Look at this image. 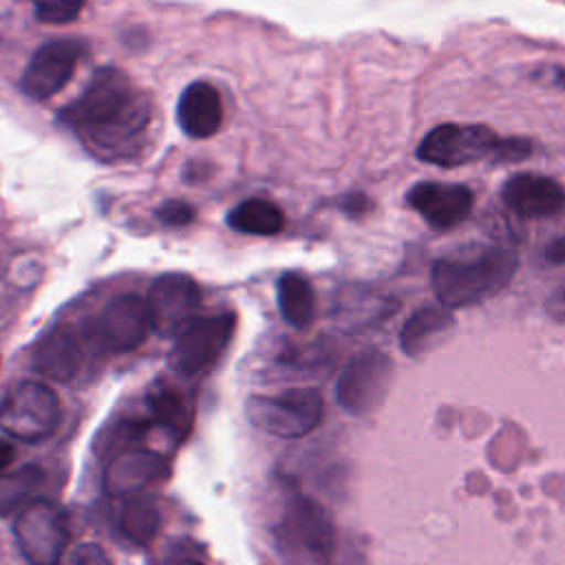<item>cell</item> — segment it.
Instances as JSON below:
<instances>
[{"label":"cell","instance_id":"obj_15","mask_svg":"<svg viewBox=\"0 0 565 565\" xmlns=\"http://www.w3.org/2000/svg\"><path fill=\"white\" fill-rule=\"evenodd\" d=\"M33 369L55 382H68L77 375L82 364V344L75 329L60 324L51 329L33 349Z\"/></svg>","mask_w":565,"mask_h":565},{"label":"cell","instance_id":"obj_28","mask_svg":"<svg viewBox=\"0 0 565 565\" xmlns=\"http://www.w3.org/2000/svg\"><path fill=\"white\" fill-rule=\"evenodd\" d=\"M545 256H547L550 263L565 265V236H563V238H556V241L545 249Z\"/></svg>","mask_w":565,"mask_h":565},{"label":"cell","instance_id":"obj_10","mask_svg":"<svg viewBox=\"0 0 565 565\" xmlns=\"http://www.w3.org/2000/svg\"><path fill=\"white\" fill-rule=\"evenodd\" d=\"M79 55L82 44L77 40H53L42 44L22 73V93L38 102L53 97L68 84Z\"/></svg>","mask_w":565,"mask_h":565},{"label":"cell","instance_id":"obj_17","mask_svg":"<svg viewBox=\"0 0 565 565\" xmlns=\"http://www.w3.org/2000/svg\"><path fill=\"white\" fill-rule=\"evenodd\" d=\"M148 408L154 424L177 441H183L190 435L194 424V402L179 386L157 382L148 393Z\"/></svg>","mask_w":565,"mask_h":565},{"label":"cell","instance_id":"obj_11","mask_svg":"<svg viewBox=\"0 0 565 565\" xmlns=\"http://www.w3.org/2000/svg\"><path fill=\"white\" fill-rule=\"evenodd\" d=\"M406 201L428 225L437 230L459 225L472 210V192L457 183H417L408 190Z\"/></svg>","mask_w":565,"mask_h":565},{"label":"cell","instance_id":"obj_21","mask_svg":"<svg viewBox=\"0 0 565 565\" xmlns=\"http://www.w3.org/2000/svg\"><path fill=\"white\" fill-rule=\"evenodd\" d=\"M42 481L44 472L38 463H26L11 472H0V516H9L29 505Z\"/></svg>","mask_w":565,"mask_h":565},{"label":"cell","instance_id":"obj_24","mask_svg":"<svg viewBox=\"0 0 565 565\" xmlns=\"http://www.w3.org/2000/svg\"><path fill=\"white\" fill-rule=\"evenodd\" d=\"M38 20L46 24L73 22L84 9V0H33Z\"/></svg>","mask_w":565,"mask_h":565},{"label":"cell","instance_id":"obj_3","mask_svg":"<svg viewBox=\"0 0 565 565\" xmlns=\"http://www.w3.org/2000/svg\"><path fill=\"white\" fill-rule=\"evenodd\" d=\"M322 395L318 388H287L276 395H252L245 415L252 426L285 439L309 435L322 422Z\"/></svg>","mask_w":565,"mask_h":565},{"label":"cell","instance_id":"obj_27","mask_svg":"<svg viewBox=\"0 0 565 565\" xmlns=\"http://www.w3.org/2000/svg\"><path fill=\"white\" fill-rule=\"evenodd\" d=\"M530 150H532V146L527 143V139H499L494 154L499 159H505V161H519Z\"/></svg>","mask_w":565,"mask_h":565},{"label":"cell","instance_id":"obj_4","mask_svg":"<svg viewBox=\"0 0 565 565\" xmlns=\"http://www.w3.org/2000/svg\"><path fill=\"white\" fill-rule=\"evenodd\" d=\"M60 415V399L44 382L22 380L0 399V430L20 441L33 444L51 437Z\"/></svg>","mask_w":565,"mask_h":565},{"label":"cell","instance_id":"obj_1","mask_svg":"<svg viewBox=\"0 0 565 565\" xmlns=\"http://www.w3.org/2000/svg\"><path fill=\"white\" fill-rule=\"evenodd\" d=\"M62 119L102 157H126L150 124V102L117 68H99Z\"/></svg>","mask_w":565,"mask_h":565},{"label":"cell","instance_id":"obj_25","mask_svg":"<svg viewBox=\"0 0 565 565\" xmlns=\"http://www.w3.org/2000/svg\"><path fill=\"white\" fill-rule=\"evenodd\" d=\"M62 565H110V561L99 545L82 543L64 556Z\"/></svg>","mask_w":565,"mask_h":565},{"label":"cell","instance_id":"obj_26","mask_svg":"<svg viewBox=\"0 0 565 565\" xmlns=\"http://www.w3.org/2000/svg\"><path fill=\"white\" fill-rule=\"evenodd\" d=\"M159 221H163L166 225H185L194 218V207L185 201H166L159 210H157Z\"/></svg>","mask_w":565,"mask_h":565},{"label":"cell","instance_id":"obj_18","mask_svg":"<svg viewBox=\"0 0 565 565\" xmlns=\"http://www.w3.org/2000/svg\"><path fill=\"white\" fill-rule=\"evenodd\" d=\"M291 525L311 554L320 558H327L331 554L333 530L324 510L316 501L298 499L291 510Z\"/></svg>","mask_w":565,"mask_h":565},{"label":"cell","instance_id":"obj_8","mask_svg":"<svg viewBox=\"0 0 565 565\" xmlns=\"http://www.w3.org/2000/svg\"><path fill=\"white\" fill-rule=\"evenodd\" d=\"M497 143H499V137L488 126L441 124L422 139L417 148V157L426 163L455 168V166L477 161L486 154H494Z\"/></svg>","mask_w":565,"mask_h":565},{"label":"cell","instance_id":"obj_9","mask_svg":"<svg viewBox=\"0 0 565 565\" xmlns=\"http://www.w3.org/2000/svg\"><path fill=\"white\" fill-rule=\"evenodd\" d=\"M152 331L159 335H177L201 307V289L188 274H161L152 280L146 296Z\"/></svg>","mask_w":565,"mask_h":565},{"label":"cell","instance_id":"obj_14","mask_svg":"<svg viewBox=\"0 0 565 565\" xmlns=\"http://www.w3.org/2000/svg\"><path fill=\"white\" fill-rule=\"evenodd\" d=\"M501 199L514 214L539 218L556 214L565 207V188L552 177L521 172L503 183Z\"/></svg>","mask_w":565,"mask_h":565},{"label":"cell","instance_id":"obj_5","mask_svg":"<svg viewBox=\"0 0 565 565\" xmlns=\"http://www.w3.org/2000/svg\"><path fill=\"white\" fill-rule=\"evenodd\" d=\"M13 536L31 565H60L66 547V521L53 501H31L13 521Z\"/></svg>","mask_w":565,"mask_h":565},{"label":"cell","instance_id":"obj_19","mask_svg":"<svg viewBox=\"0 0 565 565\" xmlns=\"http://www.w3.org/2000/svg\"><path fill=\"white\" fill-rule=\"evenodd\" d=\"M276 298L280 316L287 324L296 329H305L311 324L316 313V298L307 278H302L300 274L280 276L276 285Z\"/></svg>","mask_w":565,"mask_h":565},{"label":"cell","instance_id":"obj_29","mask_svg":"<svg viewBox=\"0 0 565 565\" xmlns=\"http://www.w3.org/2000/svg\"><path fill=\"white\" fill-rule=\"evenodd\" d=\"M13 457H15V452H13V446L7 441V439H2L0 437V472L13 461Z\"/></svg>","mask_w":565,"mask_h":565},{"label":"cell","instance_id":"obj_23","mask_svg":"<svg viewBox=\"0 0 565 565\" xmlns=\"http://www.w3.org/2000/svg\"><path fill=\"white\" fill-rule=\"evenodd\" d=\"M119 530L135 545H148L161 530V512L150 499H132L121 508Z\"/></svg>","mask_w":565,"mask_h":565},{"label":"cell","instance_id":"obj_12","mask_svg":"<svg viewBox=\"0 0 565 565\" xmlns=\"http://www.w3.org/2000/svg\"><path fill=\"white\" fill-rule=\"evenodd\" d=\"M150 329L148 305L135 294L117 296L99 316V335L113 351L137 349L148 338Z\"/></svg>","mask_w":565,"mask_h":565},{"label":"cell","instance_id":"obj_7","mask_svg":"<svg viewBox=\"0 0 565 565\" xmlns=\"http://www.w3.org/2000/svg\"><path fill=\"white\" fill-rule=\"evenodd\" d=\"M391 377L393 362L388 355L382 351H362L342 369L338 377V404L351 415H366L382 404Z\"/></svg>","mask_w":565,"mask_h":565},{"label":"cell","instance_id":"obj_16","mask_svg":"<svg viewBox=\"0 0 565 565\" xmlns=\"http://www.w3.org/2000/svg\"><path fill=\"white\" fill-rule=\"evenodd\" d=\"M177 117L185 135L194 139L212 137L223 121V106L218 90L207 82L190 84L177 106Z\"/></svg>","mask_w":565,"mask_h":565},{"label":"cell","instance_id":"obj_6","mask_svg":"<svg viewBox=\"0 0 565 565\" xmlns=\"http://www.w3.org/2000/svg\"><path fill=\"white\" fill-rule=\"evenodd\" d=\"M236 329L232 311L192 318L177 335L172 347V364L183 375L207 371L225 351Z\"/></svg>","mask_w":565,"mask_h":565},{"label":"cell","instance_id":"obj_13","mask_svg":"<svg viewBox=\"0 0 565 565\" xmlns=\"http://www.w3.org/2000/svg\"><path fill=\"white\" fill-rule=\"evenodd\" d=\"M168 472L166 459L146 448L128 446L113 455L104 470V490L110 497H130Z\"/></svg>","mask_w":565,"mask_h":565},{"label":"cell","instance_id":"obj_22","mask_svg":"<svg viewBox=\"0 0 565 565\" xmlns=\"http://www.w3.org/2000/svg\"><path fill=\"white\" fill-rule=\"evenodd\" d=\"M448 327H452V316L446 309L428 307V309L415 311L404 322L402 333H399V342H402L404 353L419 355L424 351V347L430 344L433 335H439Z\"/></svg>","mask_w":565,"mask_h":565},{"label":"cell","instance_id":"obj_20","mask_svg":"<svg viewBox=\"0 0 565 565\" xmlns=\"http://www.w3.org/2000/svg\"><path fill=\"white\" fill-rule=\"evenodd\" d=\"M227 223L232 230L243 234H256V236H271L278 234L285 225V216L280 207L265 199H247L238 203L230 214Z\"/></svg>","mask_w":565,"mask_h":565},{"label":"cell","instance_id":"obj_2","mask_svg":"<svg viewBox=\"0 0 565 565\" xmlns=\"http://www.w3.org/2000/svg\"><path fill=\"white\" fill-rule=\"evenodd\" d=\"M519 258L508 247L466 245L433 265V289L444 307H468L499 294L514 276Z\"/></svg>","mask_w":565,"mask_h":565},{"label":"cell","instance_id":"obj_30","mask_svg":"<svg viewBox=\"0 0 565 565\" xmlns=\"http://www.w3.org/2000/svg\"><path fill=\"white\" fill-rule=\"evenodd\" d=\"M556 84L565 88V68H558V71H556Z\"/></svg>","mask_w":565,"mask_h":565}]
</instances>
